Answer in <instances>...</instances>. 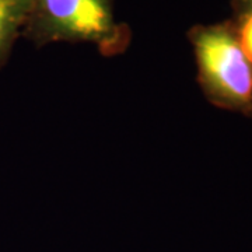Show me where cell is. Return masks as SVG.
<instances>
[{
	"instance_id": "cell-5",
	"label": "cell",
	"mask_w": 252,
	"mask_h": 252,
	"mask_svg": "<svg viewBox=\"0 0 252 252\" xmlns=\"http://www.w3.org/2000/svg\"><path fill=\"white\" fill-rule=\"evenodd\" d=\"M231 6L235 13V17H243L244 14L252 10V0H231Z\"/></svg>"
},
{
	"instance_id": "cell-4",
	"label": "cell",
	"mask_w": 252,
	"mask_h": 252,
	"mask_svg": "<svg viewBox=\"0 0 252 252\" xmlns=\"http://www.w3.org/2000/svg\"><path fill=\"white\" fill-rule=\"evenodd\" d=\"M234 24L240 46L248 62L252 64V10L244 14L243 17L237 18V23Z\"/></svg>"
},
{
	"instance_id": "cell-2",
	"label": "cell",
	"mask_w": 252,
	"mask_h": 252,
	"mask_svg": "<svg viewBox=\"0 0 252 252\" xmlns=\"http://www.w3.org/2000/svg\"><path fill=\"white\" fill-rule=\"evenodd\" d=\"M188 38L206 98L220 108L251 115L252 64L240 46L234 23L195 26Z\"/></svg>"
},
{
	"instance_id": "cell-1",
	"label": "cell",
	"mask_w": 252,
	"mask_h": 252,
	"mask_svg": "<svg viewBox=\"0 0 252 252\" xmlns=\"http://www.w3.org/2000/svg\"><path fill=\"white\" fill-rule=\"evenodd\" d=\"M23 35L36 46L90 42L104 56L125 52L130 31L118 21L114 0H31Z\"/></svg>"
},
{
	"instance_id": "cell-3",
	"label": "cell",
	"mask_w": 252,
	"mask_h": 252,
	"mask_svg": "<svg viewBox=\"0 0 252 252\" xmlns=\"http://www.w3.org/2000/svg\"><path fill=\"white\" fill-rule=\"evenodd\" d=\"M31 0H0V69L9 61L17 38L23 35Z\"/></svg>"
},
{
	"instance_id": "cell-6",
	"label": "cell",
	"mask_w": 252,
	"mask_h": 252,
	"mask_svg": "<svg viewBox=\"0 0 252 252\" xmlns=\"http://www.w3.org/2000/svg\"><path fill=\"white\" fill-rule=\"evenodd\" d=\"M251 115H252V112H251Z\"/></svg>"
}]
</instances>
